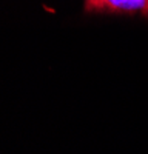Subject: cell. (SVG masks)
<instances>
[{
  "label": "cell",
  "instance_id": "cell-1",
  "mask_svg": "<svg viewBox=\"0 0 148 154\" xmlns=\"http://www.w3.org/2000/svg\"><path fill=\"white\" fill-rule=\"evenodd\" d=\"M86 8L94 11L140 14L148 17V0H86Z\"/></svg>",
  "mask_w": 148,
  "mask_h": 154
}]
</instances>
